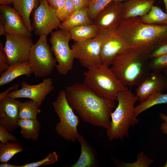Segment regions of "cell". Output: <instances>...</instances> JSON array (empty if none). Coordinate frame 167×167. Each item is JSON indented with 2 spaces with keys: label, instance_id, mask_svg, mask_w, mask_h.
Wrapping results in <instances>:
<instances>
[{
  "label": "cell",
  "instance_id": "b9f144b4",
  "mask_svg": "<svg viewBox=\"0 0 167 167\" xmlns=\"http://www.w3.org/2000/svg\"><path fill=\"white\" fill-rule=\"evenodd\" d=\"M19 165L10 164L8 162L1 163L0 164V167H19Z\"/></svg>",
  "mask_w": 167,
  "mask_h": 167
},
{
  "label": "cell",
  "instance_id": "4dcf8cb0",
  "mask_svg": "<svg viewBox=\"0 0 167 167\" xmlns=\"http://www.w3.org/2000/svg\"><path fill=\"white\" fill-rule=\"evenodd\" d=\"M58 161V156L54 151L40 161L19 165V167H39L54 164Z\"/></svg>",
  "mask_w": 167,
  "mask_h": 167
},
{
  "label": "cell",
  "instance_id": "d6a6232c",
  "mask_svg": "<svg viewBox=\"0 0 167 167\" xmlns=\"http://www.w3.org/2000/svg\"><path fill=\"white\" fill-rule=\"evenodd\" d=\"M137 161L132 163H124L120 165L121 167H143L149 166L154 161V160L147 157L144 152L139 153L137 156Z\"/></svg>",
  "mask_w": 167,
  "mask_h": 167
},
{
  "label": "cell",
  "instance_id": "1f68e13d",
  "mask_svg": "<svg viewBox=\"0 0 167 167\" xmlns=\"http://www.w3.org/2000/svg\"><path fill=\"white\" fill-rule=\"evenodd\" d=\"M75 10L71 0H66L64 6L56 11L57 16L61 21H65Z\"/></svg>",
  "mask_w": 167,
  "mask_h": 167
},
{
  "label": "cell",
  "instance_id": "ee69618b",
  "mask_svg": "<svg viewBox=\"0 0 167 167\" xmlns=\"http://www.w3.org/2000/svg\"><path fill=\"white\" fill-rule=\"evenodd\" d=\"M165 5L166 12L167 13V0H163Z\"/></svg>",
  "mask_w": 167,
  "mask_h": 167
},
{
  "label": "cell",
  "instance_id": "836d02e7",
  "mask_svg": "<svg viewBox=\"0 0 167 167\" xmlns=\"http://www.w3.org/2000/svg\"><path fill=\"white\" fill-rule=\"evenodd\" d=\"M9 131L5 128L0 126V143L4 144L11 141L16 142L18 139L14 135L11 134Z\"/></svg>",
  "mask_w": 167,
  "mask_h": 167
},
{
  "label": "cell",
  "instance_id": "5b68a950",
  "mask_svg": "<svg viewBox=\"0 0 167 167\" xmlns=\"http://www.w3.org/2000/svg\"><path fill=\"white\" fill-rule=\"evenodd\" d=\"M84 75L83 83L101 97L117 101L118 93L129 89L117 79L111 68L103 64L88 69Z\"/></svg>",
  "mask_w": 167,
  "mask_h": 167
},
{
  "label": "cell",
  "instance_id": "8992f818",
  "mask_svg": "<svg viewBox=\"0 0 167 167\" xmlns=\"http://www.w3.org/2000/svg\"><path fill=\"white\" fill-rule=\"evenodd\" d=\"M52 105L60 120L55 127L57 134L68 141L77 140L79 134L77 130L79 120L67 101L65 90L59 92Z\"/></svg>",
  "mask_w": 167,
  "mask_h": 167
},
{
  "label": "cell",
  "instance_id": "ffe728a7",
  "mask_svg": "<svg viewBox=\"0 0 167 167\" xmlns=\"http://www.w3.org/2000/svg\"><path fill=\"white\" fill-rule=\"evenodd\" d=\"M32 73L28 61L10 65L5 71L0 74V86L6 84L22 75L29 77Z\"/></svg>",
  "mask_w": 167,
  "mask_h": 167
},
{
  "label": "cell",
  "instance_id": "ac0fdd59",
  "mask_svg": "<svg viewBox=\"0 0 167 167\" xmlns=\"http://www.w3.org/2000/svg\"><path fill=\"white\" fill-rule=\"evenodd\" d=\"M81 152L77 161L71 167H95L98 165V157L95 150L86 140L79 134L77 138Z\"/></svg>",
  "mask_w": 167,
  "mask_h": 167
},
{
  "label": "cell",
  "instance_id": "bcb514c9",
  "mask_svg": "<svg viewBox=\"0 0 167 167\" xmlns=\"http://www.w3.org/2000/svg\"><path fill=\"white\" fill-rule=\"evenodd\" d=\"M163 167H167V161L165 164L164 165V166H163Z\"/></svg>",
  "mask_w": 167,
  "mask_h": 167
},
{
  "label": "cell",
  "instance_id": "e575fe53",
  "mask_svg": "<svg viewBox=\"0 0 167 167\" xmlns=\"http://www.w3.org/2000/svg\"><path fill=\"white\" fill-rule=\"evenodd\" d=\"M7 57L4 47L2 41H0V73L5 71L9 66Z\"/></svg>",
  "mask_w": 167,
  "mask_h": 167
},
{
  "label": "cell",
  "instance_id": "7a4b0ae2",
  "mask_svg": "<svg viewBox=\"0 0 167 167\" xmlns=\"http://www.w3.org/2000/svg\"><path fill=\"white\" fill-rule=\"evenodd\" d=\"M116 29L129 49L147 59L156 49L167 43V25L144 24L140 17L124 19Z\"/></svg>",
  "mask_w": 167,
  "mask_h": 167
},
{
  "label": "cell",
  "instance_id": "8d00e7d4",
  "mask_svg": "<svg viewBox=\"0 0 167 167\" xmlns=\"http://www.w3.org/2000/svg\"><path fill=\"white\" fill-rule=\"evenodd\" d=\"M75 10L88 7L92 0H71Z\"/></svg>",
  "mask_w": 167,
  "mask_h": 167
},
{
  "label": "cell",
  "instance_id": "7bdbcfd3",
  "mask_svg": "<svg viewBox=\"0 0 167 167\" xmlns=\"http://www.w3.org/2000/svg\"><path fill=\"white\" fill-rule=\"evenodd\" d=\"M14 0H0L1 5H9L12 4Z\"/></svg>",
  "mask_w": 167,
  "mask_h": 167
},
{
  "label": "cell",
  "instance_id": "4316f807",
  "mask_svg": "<svg viewBox=\"0 0 167 167\" xmlns=\"http://www.w3.org/2000/svg\"><path fill=\"white\" fill-rule=\"evenodd\" d=\"M41 110L37 104L31 100L20 103L19 109L20 119H37Z\"/></svg>",
  "mask_w": 167,
  "mask_h": 167
},
{
  "label": "cell",
  "instance_id": "74e56055",
  "mask_svg": "<svg viewBox=\"0 0 167 167\" xmlns=\"http://www.w3.org/2000/svg\"><path fill=\"white\" fill-rule=\"evenodd\" d=\"M49 6L56 11L62 7L66 0H46Z\"/></svg>",
  "mask_w": 167,
  "mask_h": 167
},
{
  "label": "cell",
  "instance_id": "277c9868",
  "mask_svg": "<svg viewBox=\"0 0 167 167\" xmlns=\"http://www.w3.org/2000/svg\"><path fill=\"white\" fill-rule=\"evenodd\" d=\"M148 60L128 49L114 59L110 68L124 86H138L151 72Z\"/></svg>",
  "mask_w": 167,
  "mask_h": 167
},
{
  "label": "cell",
  "instance_id": "5bb4252c",
  "mask_svg": "<svg viewBox=\"0 0 167 167\" xmlns=\"http://www.w3.org/2000/svg\"><path fill=\"white\" fill-rule=\"evenodd\" d=\"M124 4L113 1L104 8L93 20L100 32L116 27L123 19Z\"/></svg>",
  "mask_w": 167,
  "mask_h": 167
},
{
  "label": "cell",
  "instance_id": "f35d334b",
  "mask_svg": "<svg viewBox=\"0 0 167 167\" xmlns=\"http://www.w3.org/2000/svg\"><path fill=\"white\" fill-rule=\"evenodd\" d=\"M160 118L164 121L161 125L160 129L163 133L167 135V115L161 113Z\"/></svg>",
  "mask_w": 167,
  "mask_h": 167
},
{
  "label": "cell",
  "instance_id": "ba28073f",
  "mask_svg": "<svg viewBox=\"0 0 167 167\" xmlns=\"http://www.w3.org/2000/svg\"><path fill=\"white\" fill-rule=\"evenodd\" d=\"M71 40L68 30L60 28L53 32L49 39L51 49L57 63L56 69L62 75H66L73 67L75 58L69 45Z\"/></svg>",
  "mask_w": 167,
  "mask_h": 167
},
{
  "label": "cell",
  "instance_id": "cb8c5ba5",
  "mask_svg": "<svg viewBox=\"0 0 167 167\" xmlns=\"http://www.w3.org/2000/svg\"><path fill=\"white\" fill-rule=\"evenodd\" d=\"M18 126L22 137L28 140L37 141L39 137L41 124L37 119H20Z\"/></svg>",
  "mask_w": 167,
  "mask_h": 167
},
{
  "label": "cell",
  "instance_id": "f1b7e54d",
  "mask_svg": "<svg viewBox=\"0 0 167 167\" xmlns=\"http://www.w3.org/2000/svg\"><path fill=\"white\" fill-rule=\"evenodd\" d=\"M125 0H92L88 7V15L93 20L107 5L113 1L122 2Z\"/></svg>",
  "mask_w": 167,
  "mask_h": 167
},
{
  "label": "cell",
  "instance_id": "d6986e66",
  "mask_svg": "<svg viewBox=\"0 0 167 167\" xmlns=\"http://www.w3.org/2000/svg\"><path fill=\"white\" fill-rule=\"evenodd\" d=\"M154 0H128L124 4L123 19L141 17L151 10Z\"/></svg>",
  "mask_w": 167,
  "mask_h": 167
},
{
  "label": "cell",
  "instance_id": "d4e9b609",
  "mask_svg": "<svg viewBox=\"0 0 167 167\" xmlns=\"http://www.w3.org/2000/svg\"><path fill=\"white\" fill-rule=\"evenodd\" d=\"M141 21L145 24L159 25H167V13L159 7L153 6L145 15L140 17Z\"/></svg>",
  "mask_w": 167,
  "mask_h": 167
},
{
  "label": "cell",
  "instance_id": "484cf974",
  "mask_svg": "<svg viewBox=\"0 0 167 167\" xmlns=\"http://www.w3.org/2000/svg\"><path fill=\"white\" fill-rule=\"evenodd\" d=\"M163 104H167V94H162L161 92L154 93L135 107V115L137 117L152 106Z\"/></svg>",
  "mask_w": 167,
  "mask_h": 167
},
{
  "label": "cell",
  "instance_id": "2e32d148",
  "mask_svg": "<svg viewBox=\"0 0 167 167\" xmlns=\"http://www.w3.org/2000/svg\"><path fill=\"white\" fill-rule=\"evenodd\" d=\"M0 19L4 24L6 33H13L31 37L32 35L16 10L9 5H1Z\"/></svg>",
  "mask_w": 167,
  "mask_h": 167
},
{
  "label": "cell",
  "instance_id": "e0dca14e",
  "mask_svg": "<svg viewBox=\"0 0 167 167\" xmlns=\"http://www.w3.org/2000/svg\"><path fill=\"white\" fill-rule=\"evenodd\" d=\"M20 102L7 96L0 100V126L10 132L13 131L18 126Z\"/></svg>",
  "mask_w": 167,
  "mask_h": 167
},
{
  "label": "cell",
  "instance_id": "ab89813d",
  "mask_svg": "<svg viewBox=\"0 0 167 167\" xmlns=\"http://www.w3.org/2000/svg\"><path fill=\"white\" fill-rule=\"evenodd\" d=\"M19 85L18 84H15L10 87L4 92H1L0 94V100L7 96L8 93L13 90H17Z\"/></svg>",
  "mask_w": 167,
  "mask_h": 167
},
{
  "label": "cell",
  "instance_id": "44dd1931",
  "mask_svg": "<svg viewBox=\"0 0 167 167\" xmlns=\"http://www.w3.org/2000/svg\"><path fill=\"white\" fill-rule=\"evenodd\" d=\"M40 0H14V8L21 17L25 26L30 32L33 30L31 23L30 15L39 5Z\"/></svg>",
  "mask_w": 167,
  "mask_h": 167
},
{
  "label": "cell",
  "instance_id": "3957f363",
  "mask_svg": "<svg viewBox=\"0 0 167 167\" xmlns=\"http://www.w3.org/2000/svg\"><path fill=\"white\" fill-rule=\"evenodd\" d=\"M118 104L111 114L109 127L106 130L109 141L124 137L129 138V130L135 126L139 121L135 114V104L138 100L137 96L130 90L120 92L117 96Z\"/></svg>",
  "mask_w": 167,
  "mask_h": 167
},
{
  "label": "cell",
  "instance_id": "4fadbf2b",
  "mask_svg": "<svg viewBox=\"0 0 167 167\" xmlns=\"http://www.w3.org/2000/svg\"><path fill=\"white\" fill-rule=\"evenodd\" d=\"M52 78H45L42 82L38 84L30 85L25 81L20 83V89L9 92L7 96L14 99L28 98L33 101L40 107L47 96L54 89Z\"/></svg>",
  "mask_w": 167,
  "mask_h": 167
},
{
  "label": "cell",
  "instance_id": "d590c367",
  "mask_svg": "<svg viewBox=\"0 0 167 167\" xmlns=\"http://www.w3.org/2000/svg\"><path fill=\"white\" fill-rule=\"evenodd\" d=\"M167 54V43H166L160 46L154 51L150 55L148 59L155 58Z\"/></svg>",
  "mask_w": 167,
  "mask_h": 167
},
{
  "label": "cell",
  "instance_id": "7c38bea8",
  "mask_svg": "<svg viewBox=\"0 0 167 167\" xmlns=\"http://www.w3.org/2000/svg\"><path fill=\"white\" fill-rule=\"evenodd\" d=\"M4 46L10 65L27 62L31 48L33 45L31 37L6 33Z\"/></svg>",
  "mask_w": 167,
  "mask_h": 167
},
{
  "label": "cell",
  "instance_id": "6da1fadb",
  "mask_svg": "<svg viewBox=\"0 0 167 167\" xmlns=\"http://www.w3.org/2000/svg\"><path fill=\"white\" fill-rule=\"evenodd\" d=\"M67 101L84 122L106 130L110 126L115 101L101 97L83 83H75L65 90Z\"/></svg>",
  "mask_w": 167,
  "mask_h": 167
},
{
  "label": "cell",
  "instance_id": "60d3db41",
  "mask_svg": "<svg viewBox=\"0 0 167 167\" xmlns=\"http://www.w3.org/2000/svg\"><path fill=\"white\" fill-rule=\"evenodd\" d=\"M6 34V29L4 24L0 19V35H5Z\"/></svg>",
  "mask_w": 167,
  "mask_h": 167
},
{
  "label": "cell",
  "instance_id": "7dc6e473",
  "mask_svg": "<svg viewBox=\"0 0 167 167\" xmlns=\"http://www.w3.org/2000/svg\"><path fill=\"white\" fill-rule=\"evenodd\" d=\"M127 0H125V1H127Z\"/></svg>",
  "mask_w": 167,
  "mask_h": 167
},
{
  "label": "cell",
  "instance_id": "52a82bcc",
  "mask_svg": "<svg viewBox=\"0 0 167 167\" xmlns=\"http://www.w3.org/2000/svg\"><path fill=\"white\" fill-rule=\"evenodd\" d=\"M47 40V36H40L31 47L28 58L32 73L37 78H43L50 74L57 66Z\"/></svg>",
  "mask_w": 167,
  "mask_h": 167
},
{
  "label": "cell",
  "instance_id": "7402d4cb",
  "mask_svg": "<svg viewBox=\"0 0 167 167\" xmlns=\"http://www.w3.org/2000/svg\"><path fill=\"white\" fill-rule=\"evenodd\" d=\"M88 7L75 10L61 23L59 28L68 30L75 27L93 24V20L88 16Z\"/></svg>",
  "mask_w": 167,
  "mask_h": 167
},
{
  "label": "cell",
  "instance_id": "9a60e30c",
  "mask_svg": "<svg viewBox=\"0 0 167 167\" xmlns=\"http://www.w3.org/2000/svg\"><path fill=\"white\" fill-rule=\"evenodd\" d=\"M167 89V76L162 72L151 71L137 86L136 96L140 102L156 92H162Z\"/></svg>",
  "mask_w": 167,
  "mask_h": 167
},
{
  "label": "cell",
  "instance_id": "30bf717a",
  "mask_svg": "<svg viewBox=\"0 0 167 167\" xmlns=\"http://www.w3.org/2000/svg\"><path fill=\"white\" fill-rule=\"evenodd\" d=\"M98 36L101 41L102 63L108 66L111 65L117 56L129 49L117 33L116 27L100 31Z\"/></svg>",
  "mask_w": 167,
  "mask_h": 167
},
{
  "label": "cell",
  "instance_id": "83f0119b",
  "mask_svg": "<svg viewBox=\"0 0 167 167\" xmlns=\"http://www.w3.org/2000/svg\"><path fill=\"white\" fill-rule=\"evenodd\" d=\"M24 151L18 143H10L0 144V162H8L15 154Z\"/></svg>",
  "mask_w": 167,
  "mask_h": 167
},
{
  "label": "cell",
  "instance_id": "f6af8a7d",
  "mask_svg": "<svg viewBox=\"0 0 167 167\" xmlns=\"http://www.w3.org/2000/svg\"><path fill=\"white\" fill-rule=\"evenodd\" d=\"M162 72L165 76H167V69L163 71Z\"/></svg>",
  "mask_w": 167,
  "mask_h": 167
},
{
  "label": "cell",
  "instance_id": "f546056e",
  "mask_svg": "<svg viewBox=\"0 0 167 167\" xmlns=\"http://www.w3.org/2000/svg\"><path fill=\"white\" fill-rule=\"evenodd\" d=\"M149 59L148 65L150 71L162 72L167 69V54Z\"/></svg>",
  "mask_w": 167,
  "mask_h": 167
},
{
  "label": "cell",
  "instance_id": "8fae6325",
  "mask_svg": "<svg viewBox=\"0 0 167 167\" xmlns=\"http://www.w3.org/2000/svg\"><path fill=\"white\" fill-rule=\"evenodd\" d=\"M61 22L57 16L56 10L52 8L46 0H40L34 10L32 24L35 34L47 36L59 28Z\"/></svg>",
  "mask_w": 167,
  "mask_h": 167
},
{
  "label": "cell",
  "instance_id": "603a6c76",
  "mask_svg": "<svg viewBox=\"0 0 167 167\" xmlns=\"http://www.w3.org/2000/svg\"><path fill=\"white\" fill-rule=\"evenodd\" d=\"M71 40L75 42L83 41L96 37L100 31L94 23L75 27L69 29Z\"/></svg>",
  "mask_w": 167,
  "mask_h": 167
},
{
  "label": "cell",
  "instance_id": "9c48e42d",
  "mask_svg": "<svg viewBox=\"0 0 167 167\" xmlns=\"http://www.w3.org/2000/svg\"><path fill=\"white\" fill-rule=\"evenodd\" d=\"M101 41L97 36L95 38L75 42L71 46L75 58L83 66L88 69L102 64L101 56Z\"/></svg>",
  "mask_w": 167,
  "mask_h": 167
}]
</instances>
